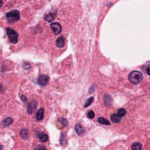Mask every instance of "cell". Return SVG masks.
Returning <instances> with one entry per match:
<instances>
[{
    "label": "cell",
    "instance_id": "obj_1",
    "mask_svg": "<svg viewBox=\"0 0 150 150\" xmlns=\"http://www.w3.org/2000/svg\"><path fill=\"white\" fill-rule=\"evenodd\" d=\"M143 79V74L139 71H133L130 73L128 75L129 81L134 85H137L141 82Z\"/></svg>",
    "mask_w": 150,
    "mask_h": 150
},
{
    "label": "cell",
    "instance_id": "obj_2",
    "mask_svg": "<svg viewBox=\"0 0 150 150\" xmlns=\"http://www.w3.org/2000/svg\"><path fill=\"white\" fill-rule=\"evenodd\" d=\"M6 18L9 23H14L20 20V13L17 10H13L6 14Z\"/></svg>",
    "mask_w": 150,
    "mask_h": 150
},
{
    "label": "cell",
    "instance_id": "obj_3",
    "mask_svg": "<svg viewBox=\"0 0 150 150\" xmlns=\"http://www.w3.org/2000/svg\"><path fill=\"white\" fill-rule=\"evenodd\" d=\"M8 37L12 43L16 44L18 41L19 35L16 31L9 28L6 29Z\"/></svg>",
    "mask_w": 150,
    "mask_h": 150
},
{
    "label": "cell",
    "instance_id": "obj_4",
    "mask_svg": "<svg viewBox=\"0 0 150 150\" xmlns=\"http://www.w3.org/2000/svg\"><path fill=\"white\" fill-rule=\"evenodd\" d=\"M51 28L53 32L55 35H58L60 34L62 32L61 26L60 25L59 23L54 22L51 24Z\"/></svg>",
    "mask_w": 150,
    "mask_h": 150
},
{
    "label": "cell",
    "instance_id": "obj_5",
    "mask_svg": "<svg viewBox=\"0 0 150 150\" xmlns=\"http://www.w3.org/2000/svg\"><path fill=\"white\" fill-rule=\"evenodd\" d=\"M49 80V76L45 74H42L38 78V83H39L40 85H45L48 83Z\"/></svg>",
    "mask_w": 150,
    "mask_h": 150
},
{
    "label": "cell",
    "instance_id": "obj_6",
    "mask_svg": "<svg viewBox=\"0 0 150 150\" xmlns=\"http://www.w3.org/2000/svg\"><path fill=\"white\" fill-rule=\"evenodd\" d=\"M37 103L36 101L33 100L29 104L28 106L27 111L30 114H32L36 108Z\"/></svg>",
    "mask_w": 150,
    "mask_h": 150
},
{
    "label": "cell",
    "instance_id": "obj_7",
    "mask_svg": "<svg viewBox=\"0 0 150 150\" xmlns=\"http://www.w3.org/2000/svg\"><path fill=\"white\" fill-rule=\"evenodd\" d=\"M103 99H104V102L105 105L107 106H109L110 105H112L113 100L112 98L108 94H105L103 96Z\"/></svg>",
    "mask_w": 150,
    "mask_h": 150
},
{
    "label": "cell",
    "instance_id": "obj_8",
    "mask_svg": "<svg viewBox=\"0 0 150 150\" xmlns=\"http://www.w3.org/2000/svg\"><path fill=\"white\" fill-rule=\"evenodd\" d=\"M56 46L59 48H62L65 45V39L63 35L59 37L56 41Z\"/></svg>",
    "mask_w": 150,
    "mask_h": 150
},
{
    "label": "cell",
    "instance_id": "obj_9",
    "mask_svg": "<svg viewBox=\"0 0 150 150\" xmlns=\"http://www.w3.org/2000/svg\"><path fill=\"white\" fill-rule=\"evenodd\" d=\"M75 130L79 136H81L84 133V130L80 124H77L75 125Z\"/></svg>",
    "mask_w": 150,
    "mask_h": 150
},
{
    "label": "cell",
    "instance_id": "obj_10",
    "mask_svg": "<svg viewBox=\"0 0 150 150\" xmlns=\"http://www.w3.org/2000/svg\"><path fill=\"white\" fill-rule=\"evenodd\" d=\"M38 137L42 142H46L49 140V136L44 132H41L38 134Z\"/></svg>",
    "mask_w": 150,
    "mask_h": 150
},
{
    "label": "cell",
    "instance_id": "obj_11",
    "mask_svg": "<svg viewBox=\"0 0 150 150\" xmlns=\"http://www.w3.org/2000/svg\"><path fill=\"white\" fill-rule=\"evenodd\" d=\"M44 110L43 108H41L39 110L36 115L37 119L39 121H41L43 119L44 116Z\"/></svg>",
    "mask_w": 150,
    "mask_h": 150
},
{
    "label": "cell",
    "instance_id": "obj_12",
    "mask_svg": "<svg viewBox=\"0 0 150 150\" xmlns=\"http://www.w3.org/2000/svg\"><path fill=\"white\" fill-rule=\"evenodd\" d=\"M97 121L99 124L102 125H110V123L109 121L106 119L105 118L103 117H99L98 118Z\"/></svg>",
    "mask_w": 150,
    "mask_h": 150
},
{
    "label": "cell",
    "instance_id": "obj_13",
    "mask_svg": "<svg viewBox=\"0 0 150 150\" xmlns=\"http://www.w3.org/2000/svg\"><path fill=\"white\" fill-rule=\"evenodd\" d=\"M111 120L113 122H119V121H121V117L117 114H113L111 116Z\"/></svg>",
    "mask_w": 150,
    "mask_h": 150
},
{
    "label": "cell",
    "instance_id": "obj_14",
    "mask_svg": "<svg viewBox=\"0 0 150 150\" xmlns=\"http://www.w3.org/2000/svg\"><path fill=\"white\" fill-rule=\"evenodd\" d=\"M44 19L48 22H53L55 20V15H53V13H49V14L45 15Z\"/></svg>",
    "mask_w": 150,
    "mask_h": 150
},
{
    "label": "cell",
    "instance_id": "obj_15",
    "mask_svg": "<svg viewBox=\"0 0 150 150\" xmlns=\"http://www.w3.org/2000/svg\"><path fill=\"white\" fill-rule=\"evenodd\" d=\"M132 147L133 150H140L142 148V145L140 143H134L132 145Z\"/></svg>",
    "mask_w": 150,
    "mask_h": 150
},
{
    "label": "cell",
    "instance_id": "obj_16",
    "mask_svg": "<svg viewBox=\"0 0 150 150\" xmlns=\"http://www.w3.org/2000/svg\"><path fill=\"white\" fill-rule=\"evenodd\" d=\"M20 136L24 139H27L28 137V134L27 130L25 129H23L20 131Z\"/></svg>",
    "mask_w": 150,
    "mask_h": 150
},
{
    "label": "cell",
    "instance_id": "obj_17",
    "mask_svg": "<svg viewBox=\"0 0 150 150\" xmlns=\"http://www.w3.org/2000/svg\"><path fill=\"white\" fill-rule=\"evenodd\" d=\"M58 122H59L62 125V126L63 127H64L66 126L68 124L67 120L65 118H58Z\"/></svg>",
    "mask_w": 150,
    "mask_h": 150
},
{
    "label": "cell",
    "instance_id": "obj_18",
    "mask_svg": "<svg viewBox=\"0 0 150 150\" xmlns=\"http://www.w3.org/2000/svg\"><path fill=\"white\" fill-rule=\"evenodd\" d=\"M126 112L125 109L123 108H120L118 111V114L121 117H124L126 114Z\"/></svg>",
    "mask_w": 150,
    "mask_h": 150
},
{
    "label": "cell",
    "instance_id": "obj_19",
    "mask_svg": "<svg viewBox=\"0 0 150 150\" xmlns=\"http://www.w3.org/2000/svg\"><path fill=\"white\" fill-rule=\"evenodd\" d=\"M13 120L12 118H8L5 119L4 121V123L6 125L9 126L11 125L13 123Z\"/></svg>",
    "mask_w": 150,
    "mask_h": 150
},
{
    "label": "cell",
    "instance_id": "obj_20",
    "mask_svg": "<svg viewBox=\"0 0 150 150\" xmlns=\"http://www.w3.org/2000/svg\"><path fill=\"white\" fill-rule=\"evenodd\" d=\"M93 99H94V98L93 97H91L89 99H88L87 100V101L85 104L84 107L86 108L87 107H89V106L90 105L91 103H92L93 100Z\"/></svg>",
    "mask_w": 150,
    "mask_h": 150
},
{
    "label": "cell",
    "instance_id": "obj_21",
    "mask_svg": "<svg viewBox=\"0 0 150 150\" xmlns=\"http://www.w3.org/2000/svg\"><path fill=\"white\" fill-rule=\"evenodd\" d=\"M87 116L90 119H93L95 117V114L92 110H90L88 113Z\"/></svg>",
    "mask_w": 150,
    "mask_h": 150
},
{
    "label": "cell",
    "instance_id": "obj_22",
    "mask_svg": "<svg viewBox=\"0 0 150 150\" xmlns=\"http://www.w3.org/2000/svg\"><path fill=\"white\" fill-rule=\"evenodd\" d=\"M23 67L26 70H28L31 68V65L29 63L26 62V63H24L23 64Z\"/></svg>",
    "mask_w": 150,
    "mask_h": 150
},
{
    "label": "cell",
    "instance_id": "obj_23",
    "mask_svg": "<svg viewBox=\"0 0 150 150\" xmlns=\"http://www.w3.org/2000/svg\"><path fill=\"white\" fill-rule=\"evenodd\" d=\"M21 99L22 100V101L23 102H24V103L27 101V97L25 96H24V95H22L21 96Z\"/></svg>",
    "mask_w": 150,
    "mask_h": 150
},
{
    "label": "cell",
    "instance_id": "obj_24",
    "mask_svg": "<svg viewBox=\"0 0 150 150\" xmlns=\"http://www.w3.org/2000/svg\"><path fill=\"white\" fill-rule=\"evenodd\" d=\"M94 90H95V89H94V87L92 86H91L90 87V88L89 89V92L90 93H92V92H94Z\"/></svg>",
    "mask_w": 150,
    "mask_h": 150
},
{
    "label": "cell",
    "instance_id": "obj_25",
    "mask_svg": "<svg viewBox=\"0 0 150 150\" xmlns=\"http://www.w3.org/2000/svg\"><path fill=\"white\" fill-rule=\"evenodd\" d=\"M35 149H46L45 147H44V146H39L37 147L36 148H35Z\"/></svg>",
    "mask_w": 150,
    "mask_h": 150
},
{
    "label": "cell",
    "instance_id": "obj_26",
    "mask_svg": "<svg viewBox=\"0 0 150 150\" xmlns=\"http://www.w3.org/2000/svg\"><path fill=\"white\" fill-rule=\"evenodd\" d=\"M147 73L148 75L150 76V65H149L148 67H147Z\"/></svg>",
    "mask_w": 150,
    "mask_h": 150
},
{
    "label": "cell",
    "instance_id": "obj_27",
    "mask_svg": "<svg viewBox=\"0 0 150 150\" xmlns=\"http://www.w3.org/2000/svg\"><path fill=\"white\" fill-rule=\"evenodd\" d=\"M1 2H2V4H1V6H2V0H1Z\"/></svg>",
    "mask_w": 150,
    "mask_h": 150
}]
</instances>
